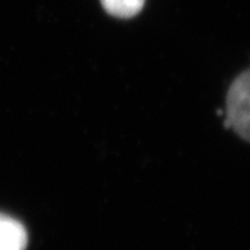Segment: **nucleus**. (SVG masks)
Listing matches in <instances>:
<instances>
[{"label":"nucleus","mask_w":250,"mask_h":250,"mask_svg":"<svg viewBox=\"0 0 250 250\" xmlns=\"http://www.w3.org/2000/svg\"><path fill=\"white\" fill-rule=\"evenodd\" d=\"M226 124L239 137L250 142V69L241 73L229 89Z\"/></svg>","instance_id":"nucleus-1"},{"label":"nucleus","mask_w":250,"mask_h":250,"mask_svg":"<svg viewBox=\"0 0 250 250\" xmlns=\"http://www.w3.org/2000/svg\"><path fill=\"white\" fill-rule=\"evenodd\" d=\"M28 237L20 221L0 213V250H26Z\"/></svg>","instance_id":"nucleus-2"},{"label":"nucleus","mask_w":250,"mask_h":250,"mask_svg":"<svg viewBox=\"0 0 250 250\" xmlns=\"http://www.w3.org/2000/svg\"><path fill=\"white\" fill-rule=\"evenodd\" d=\"M146 0H101L104 9L116 18H132L141 13Z\"/></svg>","instance_id":"nucleus-3"}]
</instances>
